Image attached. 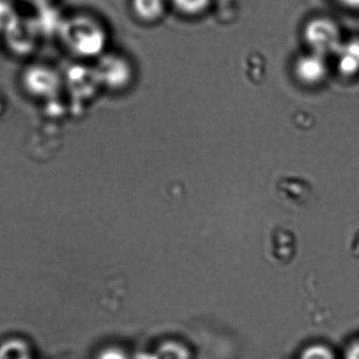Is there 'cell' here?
<instances>
[{"label": "cell", "instance_id": "7", "mask_svg": "<svg viewBox=\"0 0 359 359\" xmlns=\"http://www.w3.org/2000/svg\"><path fill=\"white\" fill-rule=\"evenodd\" d=\"M0 359H33L29 345L20 339H11L0 346Z\"/></svg>", "mask_w": 359, "mask_h": 359}, {"label": "cell", "instance_id": "12", "mask_svg": "<svg viewBox=\"0 0 359 359\" xmlns=\"http://www.w3.org/2000/svg\"><path fill=\"white\" fill-rule=\"evenodd\" d=\"M22 1L36 10H43L52 6L56 0H22Z\"/></svg>", "mask_w": 359, "mask_h": 359}, {"label": "cell", "instance_id": "5", "mask_svg": "<svg viewBox=\"0 0 359 359\" xmlns=\"http://www.w3.org/2000/svg\"><path fill=\"white\" fill-rule=\"evenodd\" d=\"M99 71L111 81H124L130 75V65L120 54L105 53L101 56Z\"/></svg>", "mask_w": 359, "mask_h": 359}, {"label": "cell", "instance_id": "4", "mask_svg": "<svg viewBox=\"0 0 359 359\" xmlns=\"http://www.w3.org/2000/svg\"><path fill=\"white\" fill-rule=\"evenodd\" d=\"M337 69L339 75L345 78L359 76V37L345 40L335 55Z\"/></svg>", "mask_w": 359, "mask_h": 359}, {"label": "cell", "instance_id": "9", "mask_svg": "<svg viewBox=\"0 0 359 359\" xmlns=\"http://www.w3.org/2000/svg\"><path fill=\"white\" fill-rule=\"evenodd\" d=\"M299 359H337L334 352L326 345L316 344L302 352Z\"/></svg>", "mask_w": 359, "mask_h": 359}, {"label": "cell", "instance_id": "3", "mask_svg": "<svg viewBox=\"0 0 359 359\" xmlns=\"http://www.w3.org/2000/svg\"><path fill=\"white\" fill-rule=\"evenodd\" d=\"M294 73L304 84L318 86L328 77V61L326 57L308 50L295 60Z\"/></svg>", "mask_w": 359, "mask_h": 359}, {"label": "cell", "instance_id": "1", "mask_svg": "<svg viewBox=\"0 0 359 359\" xmlns=\"http://www.w3.org/2000/svg\"><path fill=\"white\" fill-rule=\"evenodd\" d=\"M58 32L63 46L74 56L94 58L105 54L107 29L90 15L81 13L62 19Z\"/></svg>", "mask_w": 359, "mask_h": 359}, {"label": "cell", "instance_id": "6", "mask_svg": "<svg viewBox=\"0 0 359 359\" xmlns=\"http://www.w3.org/2000/svg\"><path fill=\"white\" fill-rule=\"evenodd\" d=\"M168 0H132L130 8L135 16L145 23H155L163 18Z\"/></svg>", "mask_w": 359, "mask_h": 359}, {"label": "cell", "instance_id": "11", "mask_svg": "<svg viewBox=\"0 0 359 359\" xmlns=\"http://www.w3.org/2000/svg\"><path fill=\"white\" fill-rule=\"evenodd\" d=\"M98 359H128L123 352L118 349H107L100 353Z\"/></svg>", "mask_w": 359, "mask_h": 359}, {"label": "cell", "instance_id": "13", "mask_svg": "<svg viewBox=\"0 0 359 359\" xmlns=\"http://www.w3.org/2000/svg\"><path fill=\"white\" fill-rule=\"evenodd\" d=\"M334 1L347 10L359 13V0H334Z\"/></svg>", "mask_w": 359, "mask_h": 359}, {"label": "cell", "instance_id": "10", "mask_svg": "<svg viewBox=\"0 0 359 359\" xmlns=\"http://www.w3.org/2000/svg\"><path fill=\"white\" fill-rule=\"evenodd\" d=\"M344 359H359V339L352 341L348 346Z\"/></svg>", "mask_w": 359, "mask_h": 359}, {"label": "cell", "instance_id": "8", "mask_svg": "<svg viewBox=\"0 0 359 359\" xmlns=\"http://www.w3.org/2000/svg\"><path fill=\"white\" fill-rule=\"evenodd\" d=\"M175 8L186 16L203 14L210 6L211 0H170Z\"/></svg>", "mask_w": 359, "mask_h": 359}, {"label": "cell", "instance_id": "2", "mask_svg": "<svg viewBox=\"0 0 359 359\" xmlns=\"http://www.w3.org/2000/svg\"><path fill=\"white\" fill-rule=\"evenodd\" d=\"M303 38L309 52L328 58L335 56L344 43L341 25L333 18L318 16L306 22Z\"/></svg>", "mask_w": 359, "mask_h": 359}]
</instances>
